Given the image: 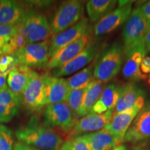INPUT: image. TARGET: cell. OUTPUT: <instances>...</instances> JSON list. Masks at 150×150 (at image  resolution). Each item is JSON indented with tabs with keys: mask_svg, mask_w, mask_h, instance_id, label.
<instances>
[{
	"mask_svg": "<svg viewBox=\"0 0 150 150\" xmlns=\"http://www.w3.org/2000/svg\"><path fill=\"white\" fill-rule=\"evenodd\" d=\"M140 70L142 74H150V56H145L142 59L140 65Z\"/></svg>",
	"mask_w": 150,
	"mask_h": 150,
	"instance_id": "cell-33",
	"label": "cell"
},
{
	"mask_svg": "<svg viewBox=\"0 0 150 150\" xmlns=\"http://www.w3.org/2000/svg\"><path fill=\"white\" fill-rule=\"evenodd\" d=\"M145 104V96L140 97L134 107L131 109L114 113L111 120L104 129L115 136L120 142H122L127 130Z\"/></svg>",
	"mask_w": 150,
	"mask_h": 150,
	"instance_id": "cell-11",
	"label": "cell"
},
{
	"mask_svg": "<svg viewBox=\"0 0 150 150\" xmlns=\"http://www.w3.org/2000/svg\"><path fill=\"white\" fill-rule=\"evenodd\" d=\"M36 72L18 64L11 69L7 77L8 88L19 97H21L29 80Z\"/></svg>",
	"mask_w": 150,
	"mask_h": 150,
	"instance_id": "cell-19",
	"label": "cell"
},
{
	"mask_svg": "<svg viewBox=\"0 0 150 150\" xmlns=\"http://www.w3.org/2000/svg\"><path fill=\"white\" fill-rule=\"evenodd\" d=\"M118 3L115 0H91L86 3V9L89 20L97 22L112 10Z\"/></svg>",
	"mask_w": 150,
	"mask_h": 150,
	"instance_id": "cell-25",
	"label": "cell"
},
{
	"mask_svg": "<svg viewBox=\"0 0 150 150\" xmlns=\"http://www.w3.org/2000/svg\"><path fill=\"white\" fill-rule=\"evenodd\" d=\"M146 54L145 45H142L126 56V62L122 68L124 77L131 81L145 80L147 78V75L142 74L140 70L141 62Z\"/></svg>",
	"mask_w": 150,
	"mask_h": 150,
	"instance_id": "cell-16",
	"label": "cell"
},
{
	"mask_svg": "<svg viewBox=\"0 0 150 150\" xmlns=\"http://www.w3.org/2000/svg\"><path fill=\"white\" fill-rule=\"evenodd\" d=\"M50 41L28 44L15 54L18 63L29 68L43 69L50 61Z\"/></svg>",
	"mask_w": 150,
	"mask_h": 150,
	"instance_id": "cell-6",
	"label": "cell"
},
{
	"mask_svg": "<svg viewBox=\"0 0 150 150\" xmlns=\"http://www.w3.org/2000/svg\"><path fill=\"white\" fill-rule=\"evenodd\" d=\"M114 114V108L102 114L89 113L81 117L75 123L74 128L68 135L70 138L102 130L109 122Z\"/></svg>",
	"mask_w": 150,
	"mask_h": 150,
	"instance_id": "cell-14",
	"label": "cell"
},
{
	"mask_svg": "<svg viewBox=\"0 0 150 150\" xmlns=\"http://www.w3.org/2000/svg\"><path fill=\"white\" fill-rule=\"evenodd\" d=\"M84 135L92 150H110L121 143L115 136L104 129Z\"/></svg>",
	"mask_w": 150,
	"mask_h": 150,
	"instance_id": "cell-24",
	"label": "cell"
},
{
	"mask_svg": "<svg viewBox=\"0 0 150 150\" xmlns=\"http://www.w3.org/2000/svg\"><path fill=\"white\" fill-rule=\"evenodd\" d=\"M150 140V101L146 102L129 127L123 142L139 143Z\"/></svg>",
	"mask_w": 150,
	"mask_h": 150,
	"instance_id": "cell-13",
	"label": "cell"
},
{
	"mask_svg": "<svg viewBox=\"0 0 150 150\" xmlns=\"http://www.w3.org/2000/svg\"><path fill=\"white\" fill-rule=\"evenodd\" d=\"M18 64L15 55L4 54L0 56V72H9Z\"/></svg>",
	"mask_w": 150,
	"mask_h": 150,
	"instance_id": "cell-32",
	"label": "cell"
},
{
	"mask_svg": "<svg viewBox=\"0 0 150 150\" xmlns=\"http://www.w3.org/2000/svg\"><path fill=\"white\" fill-rule=\"evenodd\" d=\"M59 150H70V149H69L68 143H67V141L65 142L63 144V145H62V147Z\"/></svg>",
	"mask_w": 150,
	"mask_h": 150,
	"instance_id": "cell-39",
	"label": "cell"
},
{
	"mask_svg": "<svg viewBox=\"0 0 150 150\" xmlns=\"http://www.w3.org/2000/svg\"><path fill=\"white\" fill-rule=\"evenodd\" d=\"M99 50L100 44L99 42L90 40L88 44L84 48L83 51L79 54L76 57L63 66L52 70V76L62 78V76H68L81 70L84 67H87L95 59V58L98 57Z\"/></svg>",
	"mask_w": 150,
	"mask_h": 150,
	"instance_id": "cell-10",
	"label": "cell"
},
{
	"mask_svg": "<svg viewBox=\"0 0 150 150\" xmlns=\"http://www.w3.org/2000/svg\"><path fill=\"white\" fill-rule=\"evenodd\" d=\"M1 0H0V4H1Z\"/></svg>",
	"mask_w": 150,
	"mask_h": 150,
	"instance_id": "cell-43",
	"label": "cell"
},
{
	"mask_svg": "<svg viewBox=\"0 0 150 150\" xmlns=\"http://www.w3.org/2000/svg\"><path fill=\"white\" fill-rule=\"evenodd\" d=\"M46 77L47 74H39L35 72L26 86L21 95V100L28 110L39 111L47 106Z\"/></svg>",
	"mask_w": 150,
	"mask_h": 150,
	"instance_id": "cell-5",
	"label": "cell"
},
{
	"mask_svg": "<svg viewBox=\"0 0 150 150\" xmlns=\"http://www.w3.org/2000/svg\"><path fill=\"white\" fill-rule=\"evenodd\" d=\"M90 33L83 35L59 50L50 59L47 68L56 70L70 62L87 46L90 41Z\"/></svg>",
	"mask_w": 150,
	"mask_h": 150,
	"instance_id": "cell-15",
	"label": "cell"
},
{
	"mask_svg": "<svg viewBox=\"0 0 150 150\" xmlns=\"http://www.w3.org/2000/svg\"><path fill=\"white\" fill-rule=\"evenodd\" d=\"M94 64H91L79 71L76 74L67 79V86L70 91L86 87L95 79L94 78Z\"/></svg>",
	"mask_w": 150,
	"mask_h": 150,
	"instance_id": "cell-27",
	"label": "cell"
},
{
	"mask_svg": "<svg viewBox=\"0 0 150 150\" xmlns=\"http://www.w3.org/2000/svg\"><path fill=\"white\" fill-rule=\"evenodd\" d=\"M149 22L139 8L132 11L123 29L124 53L127 56L138 47L145 45V37Z\"/></svg>",
	"mask_w": 150,
	"mask_h": 150,
	"instance_id": "cell-3",
	"label": "cell"
},
{
	"mask_svg": "<svg viewBox=\"0 0 150 150\" xmlns=\"http://www.w3.org/2000/svg\"><path fill=\"white\" fill-rule=\"evenodd\" d=\"M20 97L8 88L0 91V122L8 123L13 119L19 111Z\"/></svg>",
	"mask_w": 150,
	"mask_h": 150,
	"instance_id": "cell-21",
	"label": "cell"
},
{
	"mask_svg": "<svg viewBox=\"0 0 150 150\" xmlns=\"http://www.w3.org/2000/svg\"><path fill=\"white\" fill-rule=\"evenodd\" d=\"M13 134L8 127L1 125L0 131V150H13Z\"/></svg>",
	"mask_w": 150,
	"mask_h": 150,
	"instance_id": "cell-29",
	"label": "cell"
},
{
	"mask_svg": "<svg viewBox=\"0 0 150 150\" xmlns=\"http://www.w3.org/2000/svg\"><path fill=\"white\" fill-rule=\"evenodd\" d=\"M83 3L77 0L63 2L58 7L50 20L52 37L70 28L83 18Z\"/></svg>",
	"mask_w": 150,
	"mask_h": 150,
	"instance_id": "cell-4",
	"label": "cell"
},
{
	"mask_svg": "<svg viewBox=\"0 0 150 150\" xmlns=\"http://www.w3.org/2000/svg\"><path fill=\"white\" fill-rule=\"evenodd\" d=\"M119 86L114 83L106 86L90 113L102 114L115 108L119 95Z\"/></svg>",
	"mask_w": 150,
	"mask_h": 150,
	"instance_id": "cell-22",
	"label": "cell"
},
{
	"mask_svg": "<svg viewBox=\"0 0 150 150\" xmlns=\"http://www.w3.org/2000/svg\"><path fill=\"white\" fill-rule=\"evenodd\" d=\"M69 92L70 89L66 79L55 77L47 74L46 94L47 105L65 102Z\"/></svg>",
	"mask_w": 150,
	"mask_h": 150,
	"instance_id": "cell-20",
	"label": "cell"
},
{
	"mask_svg": "<svg viewBox=\"0 0 150 150\" xmlns=\"http://www.w3.org/2000/svg\"><path fill=\"white\" fill-rule=\"evenodd\" d=\"M139 9L143 16L147 19L148 22H150V1L143 4L139 7Z\"/></svg>",
	"mask_w": 150,
	"mask_h": 150,
	"instance_id": "cell-34",
	"label": "cell"
},
{
	"mask_svg": "<svg viewBox=\"0 0 150 150\" xmlns=\"http://www.w3.org/2000/svg\"><path fill=\"white\" fill-rule=\"evenodd\" d=\"M0 131H1V125H0Z\"/></svg>",
	"mask_w": 150,
	"mask_h": 150,
	"instance_id": "cell-42",
	"label": "cell"
},
{
	"mask_svg": "<svg viewBox=\"0 0 150 150\" xmlns=\"http://www.w3.org/2000/svg\"><path fill=\"white\" fill-rule=\"evenodd\" d=\"M13 150H40V149H37V148L32 147V146L26 145V144L22 143V142H18L14 145Z\"/></svg>",
	"mask_w": 150,
	"mask_h": 150,
	"instance_id": "cell-36",
	"label": "cell"
},
{
	"mask_svg": "<svg viewBox=\"0 0 150 150\" xmlns=\"http://www.w3.org/2000/svg\"><path fill=\"white\" fill-rule=\"evenodd\" d=\"M27 45V33L22 22L21 24H19L17 31L11 38L6 45L4 47L1 55H4V54L15 55L19 50H22Z\"/></svg>",
	"mask_w": 150,
	"mask_h": 150,
	"instance_id": "cell-26",
	"label": "cell"
},
{
	"mask_svg": "<svg viewBox=\"0 0 150 150\" xmlns=\"http://www.w3.org/2000/svg\"><path fill=\"white\" fill-rule=\"evenodd\" d=\"M91 28L90 27L89 20L83 17L74 26L52 37L49 47L50 59L67 45L70 44L83 35L91 33Z\"/></svg>",
	"mask_w": 150,
	"mask_h": 150,
	"instance_id": "cell-12",
	"label": "cell"
},
{
	"mask_svg": "<svg viewBox=\"0 0 150 150\" xmlns=\"http://www.w3.org/2000/svg\"><path fill=\"white\" fill-rule=\"evenodd\" d=\"M135 150H144V149H141V148H136V149H135Z\"/></svg>",
	"mask_w": 150,
	"mask_h": 150,
	"instance_id": "cell-41",
	"label": "cell"
},
{
	"mask_svg": "<svg viewBox=\"0 0 150 150\" xmlns=\"http://www.w3.org/2000/svg\"><path fill=\"white\" fill-rule=\"evenodd\" d=\"M9 72H0V91H3V90L8 88V85H7V77H8Z\"/></svg>",
	"mask_w": 150,
	"mask_h": 150,
	"instance_id": "cell-35",
	"label": "cell"
},
{
	"mask_svg": "<svg viewBox=\"0 0 150 150\" xmlns=\"http://www.w3.org/2000/svg\"><path fill=\"white\" fill-rule=\"evenodd\" d=\"M123 52V47L118 42L105 49L95 62L94 78L105 83L115 77L122 65Z\"/></svg>",
	"mask_w": 150,
	"mask_h": 150,
	"instance_id": "cell-2",
	"label": "cell"
},
{
	"mask_svg": "<svg viewBox=\"0 0 150 150\" xmlns=\"http://www.w3.org/2000/svg\"><path fill=\"white\" fill-rule=\"evenodd\" d=\"M110 150H127L126 146L124 145H119L116 147L112 148Z\"/></svg>",
	"mask_w": 150,
	"mask_h": 150,
	"instance_id": "cell-38",
	"label": "cell"
},
{
	"mask_svg": "<svg viewBox=\"0 0 150 150\" xmlns=\"http://www.w3.org/2000/svg\"><path fill=\"white\" fill-rule=\"evenodd\" d=\"M117 8L105 16L99 21L96 22L93 27V33L95 36L111 33L114 30L126 23L132 12V1H118Z\"/></svg>",
	"mask_w": 150,
	"mask_h": 150,
	"instance_id": "cell-9",
	"label": "cell"
},
{
	"mask_svg": "<svg viewBox=\"0 0 150 150\" xmlns=\"http://www.w3.org/2000/svg\"><path fill=\"white\" fill-rule=\"evenodd\" d=\"M45 124L70 134L78 118L66 102L47 105L45 111Z\"/></svg>",
	"mask_w": 150,
	"mask_h": 150,
	"instance_id": "cell-8",
	"label": "cell"
},
{
	"mask_svg": "<svg viewBox=\"0 0 150 150\" xmlns=\"http://www.w3.org/2000/svg\"><path fill=\"white\" fill-rule=\"evenodd\" d=\"M105 88L104 83L93 79L86 86L83 103L78 114V118L87 115L96 104Z\"/></svg>",
	"mask_w": 150,
	"mask_h": 150,
	"instance_id": "cell-23",
	"label": "cell"
},
{
	"mask_svg": "<svg viewBox=\"0 0 150 150\" xmlns=\"http://www.w3.org/2000/svg\"><path fill=\"white\" fill-rule=\"evenodd\" d=\"M18 25H0V56H1V51H2L4 47L6 45L7 43L10 40L11 38L18 30Z\"/></svg>",
	"mask_w": 150,
	"mask_h": 150,
	"instance_id": "cell-30",
	"label": "cell"
},
{
	"mask_svg": "<svg viewBox=\"0 0 150 150\" xmlns=\"http://www.w3.org/2000/svg\"><path fill=\"white\" fill-rule=\"evenodd\" d=\"M70 150H92L85 135H81L67 140Z\"/></svg>",
	"mask_w": 150,
	"mask_h": 150,
	"instance_id": "cell-31",
	"label": "cell"
},
{
	"mask_svg": "<svg viewBox=\"0 0 150 150\" xmlns=\"http://www.w3.org/2000/svg\"><path fill=\"white\" fill-rule=\"evenodd\" d=\"M25 9L20 3L13 0H1L0 4V25L17 26L23 22Z\"/></svg>",
	"mask_w": 150,
	"mask_h": 150,
	"instance_id": "cell-18",
	"label": "cell"
},
{
	"mask_svg": "<svg viewBox=\"0 0 150 150\" xmlns=\"http://www.w3.org/2000/svg\"><path fill=\"white\" fill-rule=\"evenodd\" d=\"M16 136L19 142L40 150H59L63 144V138L55 129L33 119L18 129Z\"/></svg>",
	"mask_w": 150,
	"mask_h": 150,
	"instance_id": "cell-1",
	"label": "cell"
},
{
	"mask_svg": "<svg viewBox=\"0 0 150 150\" xmlns=\"http://www.w3.org/2000/svg\"><path fill=\"white\" fill-rule=\"evenodd\" d=\"M86 86L81 88L74 89L70 91L65 102L68 104L71 110L78 118V114L83 103L84 95L86 93Z\"/></svg>",
	"mask_w": 150,
	"mask_h": 150,
	"instance_id": "cell-28",
	"label": "cell"
},
{
	"mask_svg": "<svg viewBox=\"0 0 150 150\" xmlns=\"http://www.w3.org/2000/svg\"><path fill=\"white\" fill-rule=\"evenodd\" d=\"M23 24L27 33V45L49 40L52 36L47 18L36 11H26Z\"/></svg>",
	"mask_w": 150,
	"mask_h": 150,
	"instance_id": "cell-7",
	"label": "cell"
},
{
	"mask_svg": "<svg viewBox=\"0 0 150 150\" xmlns=\"http://www.w3.org/2000/svg\"><path fill=\"white\" fill-rule=\"evenodd\" d=\"M148 83H149L150 86V74L149 75V77H148Z\"/></svg>",
	"mask_w": 150,
	"mask_h": 150,
	"instance_id": "cell-40",
	"label": "cell"
},
{
	"mask_svg": "<svg viewBox=\"0 0 150 150\" xmlns=\"http://www.w3.org/2000/svg\"><path fill=\"white\" fill-rule=\"evenodd\" d=\"M145 50L146 52H150V22L149 24V26H148L147 29V32H146L145 34Z\"/></svg>",
	"mask_w": 150,
	"mask_h": 150,
	"instance_id": "cell-37",
	"label": "cell"
},
{
	"mask_svg": "<svg viewBox=\"0 0 150 150\" xmlns=\"http://www.w3.org/2000/svg\"><path fill=\"white\" fill-rule=\"evenodd\" d=\"M145 96V93L134 81L129 82L120 88L119 95L116 102L114 113L131 109L140 97Z\"/></svg>",
	"mask_w": 150,
	"mask_h": 150,
	"instance_id": "cell-17",
	"label": "cell"
}]
</instances>
